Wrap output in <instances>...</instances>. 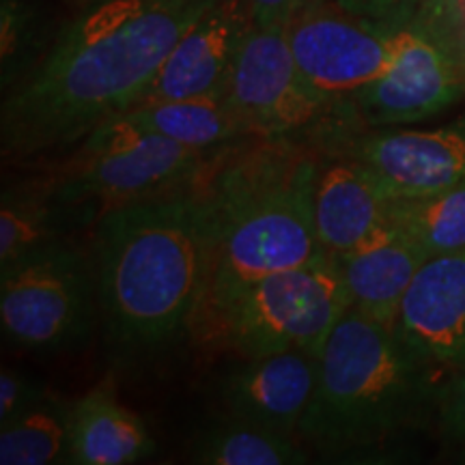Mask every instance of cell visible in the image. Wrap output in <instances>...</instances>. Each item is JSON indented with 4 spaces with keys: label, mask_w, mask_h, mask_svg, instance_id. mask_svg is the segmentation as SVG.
Instances as JSON below:
<instances>
[{
    "label": "cell",
    "mask_w": 465,
    "mask_h": 465,
    "mask_svg": "<svg viewBox=\"0 0 465 465\" xmlns=\"http://www.w3.org/2000/svg\"><path fill=\"white\" fill-rule=\"evenodd\" d=\"M44 31L42 15L28 0H0V83L5 93L42 63Z\"/></svg>",
    "instance_id": "obj_23"
},
{
    "label": "cell",
    "mask_w": 465,
    "mask_h": 465,
    "mask_svg": "<svg viewBox=\"0 0 465 465\" xmlns=\"http://www.w3.org/2000/svg\"><path fill=\"white\" fill-rule=\"evenodd\" d=\"M399 332L446 373L465 371V250L420 267L407 291Z\"/></svg>",
    "instance_id": "obj_14"
},
{
    "label": "cell",
    "mask_w": 465,
    "mask_h": 465,
    "mask_svg": "<svg viewBox=\"0 0 465 465\" xmlns=\"http://www.w3.org/2000/svg\"><path fill=\"white\" fill-rule=\"evenodd\" d=\"M391 226L429 259L465 250V183L429 194L392 196Z\"/></svg>",
    "instance_id": "obj_21"
},
{
    "label": "cell",
    "mask_w": 465,
    "mask_h": 465,
    "mask_svg": "<svg viewBox=\"0 0 465 465\" xmlns=\"http://www.w3.org/2000/svg\"><path fill=\"white\" fill-rule=\"evenodd\" d=\"M72 405L48 394L14 422L0 427V463L48 465L67 461Z\"/></svg>",
    "instance_id": "obj_22"
},
{
    "label": "cell",
    "mask_w": 465,
    "mask_h": 465,
    "mask_svg": "<svg viewBox=\"0 0 465 465\" xmlns=\"http://www.w3.org/2000/svg\"><path fill=\"white\" fill-rule=\"evenodd\" d=\"M74 226L52 194L50 179L7 182L0 201V267L50 243L67 240Z\"/></svg>",
    "instance_id": "obj_20"
},
{
    "label": "cell",
    "mask_w": 465,
    "mask_h": 465,
    "mask_svg": "<svg viewBox=\"0 0 465 465\" xmlns=\"http://www.w3.org/2000/svg\"><path fill=\"white\" fill-rule=\"evenodd\" d=\"M48 388L37 377L5 366L0 373V427L14 422L35 405L48 399Z\"/></svg>",
    "instance_id": "obj_24"
},
{
    "label": "cell",
    "mask_w": 465,
    "mask_h": 465,
    "mask_svg": "<svg viewBox=\"0 0 465 465\" xmlns=\"http://www.w3.org/2000/svg\"><path fill=\"white\" fill-rule=\"evenodd\" d=\"M457 7H459V0H422L420 11H418L416 17L449 28L452 17H455Z\"/></svg>",
    "instance_id": "obj_28"
},
{
    "label": "cell",
    "mask_w": 465,
    "mask_h": 465,
    "mask_svg": "<svg viewBox=\"0 0 465 465\" xmlns=\"http://www.w3.org/2000/svg\"><path fill=\"white\" fill-rule=\"evenodd\" d=\"M229 151L183 147L113 116L48 179L69 224L80 231L110 209L201 188Z\"/></svg>",
    "instance_id": "obj_5"
},
{
    "label": "cell",
    "mask_w": 465,
    "mask_h": 465,
    "mask_svg": "<svg viewBox=\"0 0 465 465\" xmlns=\"http://www.w3.org/2000/svg\"><path fill=\"white\" fill-rule=\"evenodd\" d=\"M153 455L149 427L121 403L110 383H100L72 403L65 463L127 465Z\"/></svg>",
    "instance_id": "obj_17"
},
{
    "label": "cell",
    "mask_w": 465,
    "mask_h": 465,
    "mask_svg": "<svg viewBox=\"0 0 465 465\" xmlns=\"http://www.w3.org/2000/svg\"><path fill=\"white\" fill-rule=\"evenodd\" d=\"M391 199L360 160L319 153L315 226L323 252L339 257L391 229Z\"/></svg>",
    "instance_id": "obj_15"
},
{
    "label": "cell",
    "mask_w": 465,
    "mask_h": 465,
    "mask_svg": "<svg viewBox=\"0 0 465 465\" xmlns=\"http://www.w3.org/2000/svg\"><path fill=\"white\" fill-rule=\"evenodd\" d=\"M317 380V358L300 349L243 356L220 377L224 411L272 431L300 438Z\"/></svg>",
    "instance_id": "obj_13"
},
{
    "label": "cell",
    "mask_w": 465,
    "mask_h": 465,
    "mask_svg": "<svg viewBox=\"0 0 465 465\" xmlns=\"http://www.w3.org/2000/svg\"><path fill=\"white\" fill-rule=\"evenodd\" d=\"M435 422L446 440L465 444V371L446 377Z\"/></svg>",
    "instance_id": "obj_25"
},
{
    "label": "cell",
    "mask_w": 465,
    "mask_h": 465,
    "mask_svg": "<svg viewBox=\"0 0 465 465\" xmlns=\"http://www.w3.org/2000/svg\"><path fill=\"white\" fill-rule=\"evenodd\" d=\"M351 308L345 281L332 254L276 272L242 291L216 322L242 356L300 351L322 356L325 342Z\"/></svg>",
    "instance_id": "obj_7"
},
{
    "label": "cell",
    "mask_w": 465,
    "mask_h": 465,
    "mask_svg": "<svg viewBox=\"0 0 465 465\" xmlns=\"http://www.w3.org/2000/svg\"><path fill=\"white\" fill-rule=\"evenodd\" d=\"M446 377L397 325L349 308L317 358L315 391L300 440L332 461L371 455L438 418Z\"/></svg>",
    "instance_id": "obj_4"
},
{
    "label": "cell",
    "mask_w": 465,
    "mask_h": 465,
    "mask_svg": "<svg viewBox=\"0 0 465 465\" xmlns=\"http://www.w3.org/2000/svg\"><path fill=\"white\" fill-rule=\"evenodd\" d=\"M216 0H97L63 28L42 63L5 93V160L83 143L141 102L183 33Z\"/></svg>",
    "instance_id": "obj_1"
},
{
    "label": "cell",
    "mask_w": 465,
    "mask_h": 465,
    "mask_svg": "<svg viewBox=\"0 0 465 465\" xmlns=\"http://www.w3.org/2000/svg\"><path fill=\"white\" fill-rule=\"evenodd\" d=\"M325 3H334L351 14L403 28L418 15L422 0H325Z\"/></svg>",
    "instance_id": "obj_26"
},
{
    "label": "cell",
    "mask_w": 465,
    "mask_h": 465,
    "mask_svg": "<svg viewBox=\"0 0 465 465\" xmlns=\"http://www.w3.org/2000/svg\"><path fill=\"white\" fill-rule=\"evenodd\" d=\"M93 226L110 351L125 364L162 358L205 315L216 242L205 188L110 209Z\"/></svg>",
    "instance_id": "obj_2"
},
{
    "label": "cell",
    "mask_w": 465,
    "mask_h": 465,
    "mask_svg": "<svg viewBox=\"0 0 465 465\" xmlns=\"http://www.w3.org/2000/svg\"><path fill=\"white\" fill-rule=\"evenodd\" d=\"M465 93V75L449 42V28L411 20L401 28L394 63L351 100L360 127L388 130L438 116Z\"/></svg>",
    "instance_id": "obj_11"
},
{
    "label": "cell",
    "mask_w": 465,
    "mask_h": 465,
    "mask_svg": "<svg viewBox=\"0 0 465 465\" xmlns=\"http://www.w3.org/2000/svg\"><path fill=\"white\" fill-rule=\"evenodd\" d=\"M334 259L351 308L375 322L397 325L407 291L429 261V254L391 226L351 252Z\"/></svg>",
    "instance_id": "obj_16"
},
{
    "label": "cell",
    "mask_w": 465,
    "mask_h": 465,
    "mask_svg": "<svg viewBox=\"0 0 465 465\" xmlns=\"http://www.w3.org/2000/svg\"><path fill=\"white\" fill-rule=\"evenodd\" d=\"M97 315L95 259L69 237L0 267V325L17 349L44 356L83 347Z\"/></svg>",
    "instance_id": "obj_6"
},
{
    "label": "cell",
    "mask_w": 465,
    "mask_h": 465,
    "mask_svg": "<svg viewBox=\"0 0 465 465\" xmlns=\"http://www.w3.org/2000/svg\"><path fill=\"white\" fill-rule=\"evenodd\" d=\"M323 0H246L254 25L287 26L295 15Z\"/></svg>",
    "instance_id": "obj_27"
},
{
    "label": "cell",
    "mask_w": 465,
    "mask_h": 465,
    "mask_svg": "<svg viewBox=\"0 0 465 465\" xmlns=\"http://www.w3.org/2000/svg\"><path fill=\"white\" fill-rule=\"evenodd\" d=\"M304 144L319 153L360 160L388 196L429 194L465 183V110L435 130H369L332 110Z\"/></svg>",
    "instance_id": "obj_8"
},
{
    "label": "cell",
    "mask_w": 465,
    "mask_h": 465,
    "mask_svg": "<svg viewBox=\"0 0 465 465\" xmlns=\"http://www.w3.org/2000/svg\"><path fill=\"white\" fill-rule=\"evenodd\" d=\"M224 100L252 136L272 141L306 143L334 108L306 83L284 26L250 28L232 63Z\"/></svg>",
    "instance_id": "obj_9"
},
{
    "label": "cell",
    "mask_w": 465,
    "mask_h": 465,
    "mask_svg": "<svg viewBox=\"0 0 465 465\" xmlns=\"http://www.w3.org/2000/svg\"><path fill=\"white\" fill-rule=\"evenodd\" d=\"M190 461L205 465H300L308 463V446L242 418L220 414L190 441Z\"/></svg>",
    "instance_id": "obj_19"
},
{
    "label": "cell",
    "mask_w": 465,
    "mask_h": 465,
    "mask_svg": "<svg viewBox=\"0 0 465 465\" xmlns=\"http://www.w3.org/2000/svg\"><path fill=\"white\" fill-rule=\"evenodd\" d=\"M252 26L246 0H216L183 33L136 106L224 95L232 63Z\"/></svg>",
    "instance_id": "obj_12"
},
{
    "label": "cell",
    "mask_w": 465,
    "mask_h": 465,
    "mask_svg": "<svg viewBox=\"0 0 465 465\" xmlns=\"http://www.w3.org/2000/svg\"><path fill=\"white\" fill-rule=\"evenodd\" d=\"M93 3H97V0H93Z\"/></svg>",
    "instance_id": "obj_29"
},
{
    "label": "cell",
    "mask_w": 465,
    "mask_h": 465,
    "mask_svg": "<svg viewBox=\"0 0 465 465\" xmlns=\"http://www.w3.org/2000/svg\"><path fill=\"white\" fill-rule=\"evenodd\" d=\"M319 153L298 141L250 138L205 182L216 242L205 315L216 319L242 291L323 254L315 226Z\"/></svg>",
    "instance_id": "obj_3"
},
{
    "label": "cell",
    "mask_w": 465,
    "mask_h": 465,
    "mask_svg": "<svg viewBox=\"0 0 465 465\" xmlns=\"http://www.w3.org/2000/svg\"><path fill=\"white\" fill-rule=\"evenodd\" d=\"M284 28L306 83L330 106L351 102L392 65L401 33L399 26L325 0L302 11Z\"/></svg>",
    "instance_id": "obj_10"
},
{
    "label": "cell",
    "mask_w": 465,
    "mask_h": 465,
    "mask_svg": "<svg viewBox=\"0 0 465 465\" xmlns=\"http://www.w3.org/2000/svg\"><path fill=\"white\" fill-rule=\"evenodd\" d=\"M116 116L144 132L199 151H224L257 138L224 95L149 102Z\"/></svg>",
    "instance_id": "obj_18"
}]
</instances>
